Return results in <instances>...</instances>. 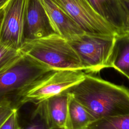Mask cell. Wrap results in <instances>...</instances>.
<instances>
[{
    "mask_svg": "<svg viewBox=\"0 0 129 129\" xmlns=\"http://www.w3.org/2000/svg\"><path fill=\"white\" fill-rule=\"evenodd\" d=\"M18 110L14 109L8 118L0 125V129H19Z\"/></svg>",
    "mask_w": 129,
    "mask_h": 129,
    "instance_id": "obj_17",
    "label": "cell"
},
{
    "mask_svg": "<svg viewBox=\"0 0 129 129\" xmlns=\"http://www.w3.org/2000/svg\"><path fill=\"white\" fill-rule=\"evenodd\" d=\"M64 91L82 104L95 120L129 114V89L99 77L86 74Z\"/></svg>",
    "mask_w": 129,
    "mask_h": 129,
    "instance_id": "obj_1",
    "label": "cell"
},
{
    "mask_svg": "<svg viewBox=\"0 0 129 129\" xmlns=\"http://www.w3.org/2000/svg\"><path fill=\"white\" fill-rule=\"evenodd\" d=\"M23 54L16 50L0 44V72L14 63Z\"/></svg>",
    "mask_w": 129,
    "mask_h": 129,
    "instance_id": "obj_16",
    "label": "cell"
},
{
    "mask_svg": "<svg viewBox=\"0 0 129 129\" xmlns=\"http://www.w3.org/2000/svg\"><path fill=\"white\" fill-rule=\"evenodd\" d=\"M69 94L66 91L35 105L43 113L51 129H64L67 119Z\"/></svg>",
    "mask_w": 129,
    "mask_h": 129,
    "instance_id": "obj_10",
    "label": "cell"
},
{
    "mask_svg": "<svg viewBox=\"0 0 129 129\" xmlns=\"http://www.w3.org/2000/svg\"><path fill=\"white\" fill-rule=\"evenodd\" d=\"M6 108H7V107H4V106H2V105H0V113H1V112H2V111H3L4 109H5Z\"/></svg>",
    "mask_w": 129,
    "mask_h": 129,
    "instance_id": "obj_23",
    "label": "cell"
},
{
    "mask_svg": "<svg viewBox=\"0 0 129 129\" xmlns=\"http://www.w3.org/2000/svg\"><path fill=\"white\" fill-rule=\"evenodd\" d=\"M107 68H112L129 80V31L117 33L107 62Z\"/></svg>",
    "mask_w": 129,
    "mask_h": 129,
    "instance_id": "obj_12",
    "label": "cell"
},
{
    "mask_svg": "<svg viewBox=\"0 0 129 129\" xmlns=\"http://www.w3.org/2000/svg\"><path fill=\"white\" fill-rule=\"evenodd\" d=\"M9 0H0V9L3 8Z\"/></svg>",
    "mask_w": 129,
    "mask_h": 129,
    "instance_id": "obj_20",
    "label": "cell"
},
{
    "mask_svg": "<svg viewBox=\"0 0 129 129\" xmlns=\"http://www.w3.org/2000/svg\"><path fill=\"white\" fill-rule=\"evenodd\" d=\"M124 30L129 31V17L127 19V21L126 24V27H125V28Z\"/></svg>",
    "mask_w": 129,
    "mask_h": 129,
    "instance_id": "obj_21",
    "label": "cell"
},
{
    "mask_svg": "<svg viewBox=\"0 0 129 129\" xmlns=\"http://www.w3.org/2000/svg\"><path fill=\"white\" fill-rule=\"evenodd\" d=\"M85 32L116 35L119 31L100 16L87 0H52Z\"/></svg>",
    "mask_w": 129,
    "mask_h": 129,
    "instance_id": "obj_5",
    "label": "cell"
},
{
    "mask_svg": "<svg viewBox=\"0 0 129 129\" xmlns=\"http://www.w3.org/2000/svg\"><path fill=\"white\" fill-rule=\"evenodd\" d=\"M19 129H51L48 126L46 119L39 108L36 105L29 119Z\"/></svg>",
    "mask_w": 129,
    "mask_h": 129,
    "instance_id": "obj_15",
    "label": "cell"
},
{
    "mask_svg": "<svg viewBox=\"0 0 129 129\" xmlns=\"http://www.w3.org/2000/svg\"><path fill=\"white\" fill-rule=\"evenodd\" d=\"M115 36L84 32L68 41L78 55L84 71L97 73L107 68Z\"/></svg>",
    "mask_w": 129,
    "mask_h": 129,
    "instance_id": "obj_4",
    "label": "cell"
},
{
    "mask_svg": "<svg viewBox=\"0 0 129 129\" xmlns=\"http://www.w3.org/2000/svg\"><path fill=\"white\" fill-rule=\"evenodd\" d=\"M52 70L25 53L0 72V105L18 110L30 91Z\"/></svg>",
    "mask_w": 129,
    "mask_h": 129,
    "instance_id": "obj_2",
    "label": "cell"
},
{
    "mask_svg": "<svg viewBox=\"0 0 129 129\" xmlns=\"http://www.w3.org/2000/svg\"><path fill=\"white\" fill-rule=\"evenodd\" d=\"M56 33L41 0H26L24 14L23 43Z\"/></svg>",
    "mask_w": 129,
    "mask_h": 129,
    "instance_id": "obj_8",
    "label": "cell"
},
{
    "mask_svg": "<svg viewBox=\"0 0 129 129\" xmlns=\"http://www.w3.org/2000/svg\"><path fill=\"white\" fill-rule=\"evenodd\" d=\"M126 6V8L128 11V12H129V0H123Z\"/></svg>",
    "mask_w": 129,
    "mask_h": 129,
    "instance_id": "obj_22",
    "label": "cell"
},
{
    "mask_svg": "<svg viewBox=\"0 0 129 129\" xmlns=\"http://www.w3.org/2000/svg\"><path fill=\"white\" fill-rule=\"evenodd\" d=\"M94 120L85 107L69 94L64 129H87L88 126Z\"/></svg>",
    "mask_w": 129,
    "mask_h": 129,
    "instance_id": "obj_13",
    "label": "cell"
},
{
    "mask_svg": "<svg viewBox=\"0 0 129 129\" xmlns=\"http://www.w3.org/2000/svg\"><path fill=\"white\" fill-rule=\"evenodd\" d=\"M3 16H4V10L3 8L0 9V30H1V25L3 21Z\"/></svg>",
    "mask_w": 129,
    "mask_h": 129,
    "instance_id": "obj_19",
    "label": "cell"
},
{
    "mask_svg": "<svg viewBox=\"0 0 129 129\" xmlns=\"http://www.w3.org/2000/svg\"><path fill=\"white\" fill-rule=\"evenodd\" d=\"M14 109L7 108L0 113V125L8 118Z\"/></svg>",
    "mask_w": 129,
    "mask_h": 129,
    "instance_id": "obj_18",
    "label": "cell"
},
{
    "mask_svg": "<svg viewBox=\"0 0 129 129\" xmlns=\"http://www.w3.org/2000/svg\"><path fill=\"white\" fill-rule=\"evenodd\" d=\"M55 32L70 40L84 31L52 0H41Z\"/></svg>",
    "mask_w": 129,
    "mask_h": 129,
    "instance_id": "obj_9",
    "label": "cell"
},
{
    "mask_svg": "<svg viewBox=\"0 0 129 129\" xmlns=\"http://www.w3.org/2000/svg\"><path fill=\"white\" fill-rule=\"evenodd\" d=\"M87 129H129V114L96 119L92 122Z\"/></svg>",
    "mask_w": 129,
    "mask_h": 129,
    "instance_id": "obj_14",
    "label": "cell"
},
{
    "mask_svg": "<svg viewBox=\"0 0 129 129\" xmlns=\"http://www.w3.org/2000/svg\"><path fill=\"white\" fill-rule=\"evenodd\" d=\"M20 51L52 70H84L78 55L68 40L56 33L25 41Z\"/></svg>",
    "mask_w": 129,
    "mask_h": 129,
    "instance_id": "obj_3",
    "label": "cell"
},
{
    "mask_svg": "<svg viewBox=\"0 0 129 129\" xmlns=\"http://www.w3.org/2000/svg\"><path fill=\"white\" fill-rule=\"evenodd\" d=\"M26 0H9L3 7L0 44L20 50L23 44V19Z\"/></svg>",
    "mask_w": 129,
    "mask_h": 129,
    "instance_id": "obj_7",
    "label": "cell"
},
{
    "mask_svg": "<svg viewBox=\"0 0 129 129\" xmlns=\"http://www.w3.org/2000/svg\"><path fill=\"white\" fill-rule=\"evenodd\" d=\"M86 73L82 70H61L52 71L41 83L29 92L24 104L39 102L58 94L83 79Z\"/></svg>",
    "mask_w": 129,
    "mask_h": 129,
    "instance_id": "obj_6",
    "label": "cell"
},
{
    "mask_svg": "<svg viewBox=\"0 0 129 129\" xmlns=\"http://www.w3.org/2000/svg\"><path fill=\"white\" fill-rule=\"evenodd\" d=\"M94 10L117 29L124 30L129 12L123 0H87Z\"/></svg>",
    "mask_w": 129,
    "mask_h": 129,
    "instance_id": "obj_11",
    "label": "cell"
}]
</instances>
